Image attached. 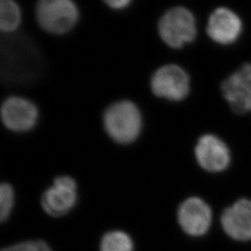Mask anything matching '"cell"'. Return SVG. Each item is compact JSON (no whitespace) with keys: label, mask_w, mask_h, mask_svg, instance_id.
I'll use <instances>...</instances> for the list:
<instances>
[{"label":"cell","mask_w":251,"mask_h":251,"mask_svg":"<svg viewBox=\"0 0 251 251\" xmlns=\"http://www.w3.org/2000/svg\"><path fill=\"white\" fill-rule=\"evenodd\" d=\"M103 126L108 136L117 144L135 142L143 129V116L133 101L121 100L112 103L103 114Z\"/></svg>","instance_id":"obj_1"},{"label":"cell","mask_w":251,"mask_h":251,"mask_svg":"<svg viewBox=\"0 0 251 251\" xmlns=\"http://www.w3.org/2000/svg\"><path fill=\"white\" fill-rule=\"evenodd\" d=\"M158 35L171 49L181 50L198 39V21L191 9L176 6L168 9L158 21Z\"/></svg>","instance_id":"obj_2"},{"label":"cell","mask_w":251,"mask_h":251,"mask_svg":"<svg viewBox=\"0 0 251 251\" xmlns=\"http://www.w3.org/2000/svg\"><path fill=\"white\" fill-rule=\"evenodd\" d=\"M38 25L47 33L63 36L79 20V9L74 0H38L36 6Z\"/></svg>","instance_id":"obj_3"},{"label":"cell","mask_w":251,"mask_h":251,"mask_svg":"<svg viewBox=\"0 0 251 251\" xmlns=\"http://www.w3.org/2000/svg\"><path fill=\"white\" fill-rule=\"evenodd\" d=\"M150 88L155 97L179 102L188 98L192 90V79L182 66L168 63L152 74Z\"/></svg>","instance_id":"obj_4"},{"label":"cell","mask_w":251,"mask_h":251,"mask_svg":"<svg viewBox=\"0 0 251 251\" xmlns=\"http://www.w3.org/2000/svg\"><path fill=\"white\" fill-rule=\"evenodd\" d=\"M245 24L241 16L228 7H218L208 15L204 33L208 40L221 48H231L242 38Z\"/></svg>","instance_id":"obj_5"},{"label":"cell","mask_w":251,"mask_h":251,"mask_svg":"<svg viewBox=\"0 0 251 251\" xmlns=\"http://www.w3.org/2000/svg\"><path fill=\"white\" fill-rule=\"evenodd\" d=\"M226 103L239 117L251 116V63H244L221 84Z\"/></svg>","instance_id":"obj_6"},{"label":"cell","mask_w":251,"mask_h":251,"mask_svg":"<svg viewBox=\"0 0 251 251\" xmlns=\"http://www.w3.org/2000/svg\"><path fill=\"white\" fill-rule=\"evenodd\" d=\"M38 109L30 100L12 96L1 106V119L5 126L14 132H26L37 123Z\"/></svg>","instance_id":"obj_7"},{"label":"cell","mask_w":251,"mask_h":251,"mask_svg":"<svg viewBox=\"0 0 251 251\" xmlns=\"http://www.w3.org/2000/svg\"><path fill=\"white\" fill-rule=\"evenodd\" d=\"M195 154L201 168L209 172L225 171L231 163V151L218 135H202L195 147Z\"/></svg>","instance_id":"obj_8"},{"label":"cell","mask_w":251,"mask_h":251,"mask_svg":"<svg viewBox=\"0 0 251 251\" xmlns=\"http://www.w3.org/2000/svg\"><path fill=\"white\" fill-rule=\"evenodd\" d=\"M76 182L69 176H60L54 179V184L46 190L41 205L50 216L66 215L77 200Z\"/></svg>","instance_id":"obj_9"},{"label":"cell","mask_w":251,"mask_h":251,"mask_svg":"<svg viewBox=\"0 0 251 251\" xmlns=\"http://www.w3.org/2000/svg\"><path fill=\"white\" fill-rule=\"evenodd\" d=\"M178 222L184 233L196 237L202 236L211 225V208L201 198H189L179 206Z\"/></svg>","instance_id":"obj_10"},{"label":"cell","mask_w":251,"mask_h":251,"mask_svg":"<svg viewBox=\"0 0 251 251\" xmlns=\"http://www.w3.org/2000/svg\"><path fill=\"white\" fill-rule=\"evenodd\" d=\"M221 224L233 240H251V200L240 199L227 207L221 217Z\"/></svg>","instance_id":"obj_11"},{"label":"cell","mask_w":251,"mask_h":251,"mask_svg":"<svg viewBox=\"0 0 251 251\" xmlns=\"http://www.w3.org/2000/svg\"><path fill=\"white\" fill-rule=\"evenodd\" d=\"M22 20V10L16 0H0V29L3 33H14Z\"/></svg>","instance_id":"obj_12"},{"label":"cell","mask_w":251,"mask_h":251,"mask_svg":"<svg viewBox=\"0 0 251 251\" xmlns=\"http://www.w3.org/2000/svg\"><path fill=\"white\" fill-rule=\"evenodd\" d=\"M134 244L127 233L112 231L105 233L100 241V251H133Z\"/></svg>","instance_id":"obj_13"},{"label":"cell","mask_w":251,"mask_h":251,"mask_svg":"<svg viewBox=\"0 0 251 251\" xmlns=\"http://www.w3.org/2000/svg\"><path fill=\"white\" fill-rule=\"evenodd\" d=\"M14 206V192L9 183H3L0 187V220H8Z\"/></svg>","instance_id":"obj_14"},{"label":"cell","mask_w":251,"mask_h":251,"mask_svg":"<svg viewBox=\"0 0 251 251\" xmlns=\"http://www.w3.org/2000/svg\"><path fill=\"white\" fill-rule=\"evenodd\" d=\"M1 251H52L47 243L42 240L19 243L3 249Z\"/></svg>","instance_id":"obj_15"},{"label":"cell","mask_w":251,"mask_h":251,"mask_svg":"<svg viewBox=\"0 0 251 251\" xmlns=\"http://www.w3.org/2000/svg\"><path fill=\"white\" fill-rule=\"evenodd\" d=\"M103 3L110 9L123 10L126 9L133 0H102Z\"/></svg>","instance_id":"obj_16"}]
</instances>
